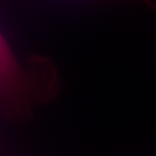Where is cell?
<instances>
[{"mask_svg": "<svg viewBox=\"0 0 156 156\" xmlns=\"http://www.w3.org/2000/svg\"><path fill=\"white\" fill-rule=\"evenodd\" d=\"M42 75L33 67H24L0 31V115L14 122L27 119L51 95Z\"/></svg>", "mask_w": 156, "mask_h": 156, "instance_id": "cell-1", "label": "cell"}, {"mask_svg": "<svg viewBox=\"0 0 156 156\" xmlns=\"http://www.w3.org/2000/svg\"><path fill=\"white\" fill-rule=\"evenodd\" d=\"M136 1H142V2H148V0H136Z\"/></svg>", "mask_w": 156, "mask_h": 156, "instance_id": "cell-2", "label": "cell"}]
</instances>
